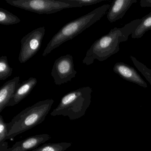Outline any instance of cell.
Returning <instances> with one entry per match:
<instances>
[{
  "label": "cell",
  "instance_id": "3",
  "mask_svg": "<svg viewBox=\"0 0 151 151\" xmlns=\"http://www.w3.org/2000/svg\"><path fill=\"white\" fill-rule=\"evenodd\" d=\"M54 102V100L52 99L40 101L21 111L8 123L6 140L14 138L43 122Z\"/></svg>",
  "mask_w": 151,
  "mask_h": 151
},
{
  "label": "cell",
  "instance_id": "8",
  "mask_svg": "<svg viewBox=\"0 0 151 151\" xmlns=\"http://www.w3.org/2000/svg\"><path fill=\"white\" fill-rule=\"evenodd\" d=\"M113 70L115 73L126 81L134 83L144 88H147V84L137 70L129 65L123 62L116 63Z\"/></svg>",
  "mask_w": 151,
  "mask_h": 151
},
{
  "label": "cell",
  "instance_id": "16",
  "mask_svg": "<svg viewBox=\"0 0 151 151\" xmlns=\"http://www.w3.org/2000/svg\"><path fill=\"white\" fill-rule=\"evenodd\" d=\"M13 70L9 64L7 57L1 56L0 58V80H5L10 77L13 73Z\"/></svg>",
  "mask_w": 151,
  "mask_h": 151
},
{
  "label": "cell",
  "instance_id": "5",
  "mask_svg": "<svg viewBox=\"0 0 151 151\" xmlns=\"http://www.w3.org/2000/svg\"><path fill=\"white\" fill-rule=\"evenodd\" d=\"M11 6L39 14H50L66 9L79 7L70 0H5Z\"/></svg>",
  "mask_w": 151,
  "mask_h": 151
},
{
  "label": "cell",
  "instance_id": "12",
  "mask_svg": "<svg viewBox=\"0 0 151 151\" xmlns=\"http://www.w3.org/2000/svg\"><path fill=\"white\" fill-rule=\"evenodd\" d=\"M37 83V80L36 78L31 77L20 84L7 107L13 106L21 102L29 94Z\"/></svg>",
  "mask_w": 151,
  "mask_h": 151
},
{
  "label": "cell",
  "instance_id": "10",
  "mask_svg": "<svg viewBox=\"0 0 151 151\" xmlns=\"http://www.w3.org/2000/svg\"><path fill=\"white\" fill-rule=\"evenodd\" d=\"M137 0H116L113 1L108 11L107 18L110 23L123 18L132 5Z\"/></svg>",
  "mask_w": 151,
  "mask_h": 151
},
{
  "label": "cell",
  "instance_id": "9",
  "mask_svg": "<svg viewBox=\"0 0 151 151\" xmlns=\"http://www.w3.org/2000/svg\"><path fill=\"white\" fill-rule=\"evenodd\" d=\"M50 135L47 134H40L29 137L23 140L16 142L7 151H28L38 147L51 139Z\"/></svg>",
  "mask_w": 151,
  "mask_h": 151
},
{
  "label": "cell",
  "instance_id": "13",
  "mask_svg": "<svg viewBox=\"0 0 151 151\" xmlns=\"http://www.w3.org/2000/svg\"><path fill=\"white\" fill-rule=\"evenodd\" d=\"M151 30V12L142 18V21L131 35L133 39H139L144 34Z\"/></svg>",
  "mask_w": 151,
  "mask_h": 151
},
{
  "label": "cell",
  "instance_id": "20",
  "mask_svg": "<svg viewBox=\"0 0 151 151\" xmlns=\"http://www.w3.org/2000/svg\"><path fill=\"white\" fill-rule=\"evenodd\" d=\"M140 6L142 7L151 8V0H141L140 1Z\"/></svg>",
  "mask_w": 151,
  "mask_h": 151
},
{
  "label": "cell",
  "instance_id": "4",
  "mask_svg": "<svg viewBox=\"0 0 151 151\" xmlns=\"http://www.w3.org/2000/svg\"><path fill=\"white\" fill-rule=\"evenodd\" d=\"M92 91L91 87L85 86L68 93L62 97L51 115L68 116L71 120L81 118L91 104Z\"/></svg>",
  "mask_w": 151,
  "mask_h": 151
},
{
  "label": "cell",
  "instance_id": "6",
  "mask_svg": "<svg viewBox=\"0 0 151 151\" xmlns=\"http://www.w3.org/2000/svg\"><path fill=\"white\" fill-rule=\"evenodd\" d=\"M45 31V27H40L33 30L22 38L18 58L21 63L26 62L39 52Z\"/></svg>",
  "mask_w": 151,
  "mask_h": 151
},
{
  "label": "cell",
  "instance_id": "18",
  "mask_svg": "<svg viewBox=\"0 0 151 151\" xmlns=\"http://www.w3.org/2000/svg\"><path fill=\"white\" fill-rule=\"evenodd\" d=\"M8 133L7 123L4 121L3 116H0V145L6 142Z\"/></svg>",
  "mask_w": 151,
  "mask_h": 151
},
{
  "label": "cell",
  "instance_id": "11",
  "mask_svg": "<svg viewBox=\"0 0 151 151\" xmlns=\"http://www.w3.org/2000/svg\"><path fill=\"white\" fill-rule=\"evenodd\" d=\"M20 77H16L9 80L0 88V113H1L11 99L20 85Z\"/></svg>",
  "mask_w": 151,
  "mask_h": 151
},
{
  "label": "cell",
  "instance_id": "15",
  "mask_svg": "<svg viewBox=\"0 0 151 151\" xmlns=\"http://www.w3.org/2000/svg\"><path fill=\"white\" fill-rule=\"evenodd\" d=\"M21 22V20L17 16L6 9L0 8V24L1 25H13Z\"/></svg>",
  "mask_w": 151,
  "mask_h": 151
},
{
  "label": "cell",
  "instance_id": "17",
  "mask_svg": "<svg viewBox=\"0 0 151 151\" xmlns=\"http://www.w3.org/2000/svg\"><path fill=\"white\" fill-rule=\"evenodd\" d=\"M131 60L133 62L134 66L136 67L138 70L145 77V78L151 85V70L147 68L143 63L139 61L136 58L130 55V56Z\"/></svg>",
  "mask_w": 151,
  "mask_h": 151
},
{
  "label": "cell",
  "instance_id": "14",
  "mask_svg": "<svg viewBox=\"0 0 151 151\" xmlns=\"http://www.w3.org/2000/svg\"><path fill=\"white\" fill-rule=\"evenodd\" d=\"M72 143H48L30 151H65L72 145Z\"/></svg>",
  "mask_w": 151,
  "mask_h": 151
},
{
  "label": "cell",
  "instance_id": "2",
  "mask_svg": "<svg viewBox=\"0 0 151 151\" xmlns=\"http://www.w3.org/2000/svg\"><path fill=\"white\" fill-rule=\"evenodd\" d=\"M110 7V5L105 4L65 24L49 41L43 52V56L45 57L48 55L55 48L65 42L73 39L97 22L108 11Z\"/></svg>",
  "mask_w": 151,
  "mask_h": 151
},
{
  "label": "cell",
  "instance_id": "7",
  "mask_svg": "<svg viewBox=\"0 0 151 151\" xmlns=\"http://www.w3.org/2000/svg\"><path fill=\"white\" fill-rule=\"evenodd\" d=\"M76 74L73 56L68 54L60 56L55 60L52 69L51 76L55 85L60 86L71 81L72 79L75 78Z\"/></svg>",
  "mask_w": 151,
  "mask_h": 151
},
{
  "label": "cell",
  "instance_id": "21",
  "mask_svg": "<svg viewBox=\"0 0 151 151\" xmlns=\"http://www.w3.org/2000/svg\"><path fill=\"white\" fill-rule=\"evenodd\" d=\"M8 147V143L6 141L5 143L0 145V151H7Z\"/></svg>",
  "mask_w": 151,
  "mask_h": 151
},
{
  "label": "cell",
  "instance_id": "19",
  "mask_svg": "<svg viewBox=\"0 0 151 151\" xmlns=\"http://www.w3.org/2000/svg\"><path fill=\"white\" fill-rule=\"evenodd\" d=\"M104 1L105 0H70V1L73 4L78 5L80 7H82L84 6L94 5Z\"/></svg>",
  "mask_w": 151,
  "mask_h": 151
},
{
  "label": "cell",
  "instance_id": "1",
  "mask_svg": "<svg viewBox=\"0 0 151 151\" xmlns=\"http://www.w3.org/2000/svg\"><path fill=\"white\" fill-rule=\"evenodd\" d=\"M141 21L142 18L136 19L122 28L115 27L107 34L97 40L86 52L83 63L91 65L94 60L103 61L117 53L120 50V44L128 40L129 36L133 33Z\"/></svg>",
  "mask_w": 151,
  "mask_h": 151
}]
</instances>
